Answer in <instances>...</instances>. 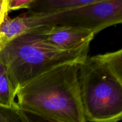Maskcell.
Returning <instances> with one entry per match:
<instances>
[{
	"label": "cell",
	"instance_id": "cell-5",
	"mask_svg": "<svg viewBox=\"0 0 122 122\" xmlns=\"http://www.w3.org/2000/svg\"><path fill=\"white\" fill-rule=\"evenodd\" d=\"M46 45L60 50H75L89 46L95 32L70 26H43L30 28Z\"/></svg>",
	"mask_w": 122,
	"mask_h": 122
},
{
	"label": "cell",
	"instance_id": "cell-12",
	"mask_svg": "<svg viewBox=\"0 0 122 122\" xmlns=\"http://www.w3.org/2000/svg\"></svg>",
	"mask_w": 122,
	"mask_h": 122
},
{
	"label": "cell",
	"instance_id": "cell-7",
	"mask_svg": "<svg viewBox=\"0 0 122 122\" xmlns=\"http://www.w3.org/2000/svg\"><path fill=\"white\" fill-rule=\"evenodd\" d=\"M30 29L26 15L10 19L8 16L0 26V51L8 42Z\"/></svg>",
	"mask_w": 122,
	"mask_h": 122
},
{
	"label": "cell",
	"instance_id": "cell-8",
	"mask_svg": "<svg viewBox=\"0 0 122 122\" xmlns=\"http://www.w3.org/2000/svg\"><path fill=\"white\" fill-rule=\"evenodd\" d=\"M15 95L5 66L0 60V106L11 107L14 106L16 102Z\"/></svg>",
	"mask_w": 122,
	"mask_h": 122
},
{
	"label": "cell",
	"instance_id": "cell-9",
	"mask_svg": "<svg viewBox=\"0 0 122 122\" xmlns=\"http://www.w3.org/2000/svg\"><path fill=\"white\" fill-rule=\"evenodd\" d=\"M0 122H31L23 111L17 106L13 107L0 106Z\"/></svg>",
	"mask_w": 122,
	"mask_h": 122
},
{
	"label": "cell",
	"instance_id": "cell-2",
	"mask_svg": "<svg viewBox=\"0 0 122 122\" xmlns=\"http://www.w3.org/2000/svg\"><path fill=\"white\" fill-rule=\"evenodd\" d=\"M79 82L86 121L118 122L122 117V50L87 57Z\"/></svg>",
	"mask_w": 122,
	"mask_h": 122
},
{
	"label": "cell",
	"instance_id": "cell-1",
	"mask_svg": "<svg viewBox=\"0 0 122 122\" xmlns=\"http://www.w3.org/2000/svg\"><path fill=\"white\" fill-rule=\"evenodd\" d=\"M81 63L56 66L16 91L20 110L54 122H86L79 82Z\"/></svg>",
	"mask_w": 122,
	"mask_h": 122
},
{
	"label": "cell",
	"instance_id": "cell-4",
	"mask_svg": "<svg viewBox=\"0 0 122 122\" xmlns=\"http://www.w3.org/2000/svg\"><path fill=\"white\" fill-rule=\"evenodd\" d=\"M30 29L38 26H70L91 30L95 35L122 22V0H97L90 4L58 13L26 14Z\"/></svg>",
	"mask_w": 122,
	"mask_h": 122
},
{
	"label": "cell",
	"instance_id": "cell-3",
	"mask_svg": "<svg viewBox=\"0 0 122 122\" xmlns=\"http://www.w3.org/2000/svg\"><path fill=\"white\" fill-rule=\"evenodd\" d=\"M89 49V46L69 51L56 49L43 42L30 29L4 46L0 60L16 93L24 84L55 67L82 62Z\"/></svg>",
	"mask_w": 122,
	"mask_h": 122
},
{
	"label": "cell",
	"instance_id": "cell-11",
	"mask_svg": "<svg viewBox=\"0 0 122 122\" xmlns=\"http://www.w3.org/2000/svg\"><path fill=\"white\" fill-rule=\"evenodd\" d=\"M8 0H0V26L8 17Z\"/></svg>",
	"mask_w": 122,
	"mask_h": 122
},
{
	"label": "cell",
	"instance_id": "cell-10",
	"mask_svg": "<svg viewBox=\"0 0 122 122\" xmlns=\"http://www.w3.org/2000/svg\"><path fill=\"white\" fill-rule=\"evenodd\" d=\"M34 0H8V9L9 11L18 10L22 8L29 9Z\"/></svg>",
	"mask_w": 122,
	"mask_h": 122
},
{
	"label": "cell",
	"instance_id": "cell-6",
	"mask_svg": "<svg viewBox=\"0 0 122 122\" xmlns=\"http://www.w3.org/2000/svg\"><path fill=\"white\" fill-rule=\"evenodd\" d=\"M97 0H34L26 14H45L58 13L86 5Z\"/></svg>",
	"mask_w": 122,
	"mask_h": 122
}]
</instances>
